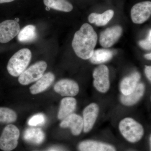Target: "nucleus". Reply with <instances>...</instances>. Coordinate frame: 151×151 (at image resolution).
Wrapping results in <instances>:
<instances>
[{
    "mask_svg": "<svg viewBox=\"0 0 151 151\" xmlns=\"http://www.w3.org/2000/svg\"><path fill=\"white\" fill-rule=\"evenodd\" d=\"M97 40V35L92 26L85 23L75 33L72 46L76 54L84 60L89 59L93 54Z\"/></svg>",
    "mask_w": 151,
    "mask_h": 151,
    "instance_id": "1",
    "label": "nucleus"
},
{
    "mask_svg": "<svg viewBox=\"0 0 151 151\" xmlns=\"http://www.w3.org/2000/svg\"><path fill=\"white\" fill-rule=\"evenodd\" d=\"M32 58L31 52L27 48L20 50L11 58L7 66L9 73L14 77L19 76L26 69Z\"/></svg>",
    "mask_w": 151,
    "mask_h": 151,
    "instance_id": "2",
    "label": "nucleus"
},
{
    "mask_svg": "<svg viewBox=\"0 0 151 151\" xmlns=\"http://www.w3.org/2000/svg\"><path fill=\"white\" fill-rule=\"evenodd\" d=\"M119 130L127 141L135 143L140 140L144 135L142 126L133 119L126 118L119 125Z\"/></svg>",
    "mask_w": 151,
    "mask_h": 151,
    "instance_id": "3",
    "label": "nucleus"
},
{
    "mask_svg": "<svg viewBox=\"0 0 151 151\" xmlns=\"http://www.w3.org/2000/svg\"><path fill=\"white\" fill-rule=\"evenodd\" d=\"M20 132L18 128L12 124L5 127L0 137V149L4 151H11L18 144Z\"/></svg>",
    "mask_w": 151,
    "mask_h": 151,
    "instance_id": "4",
    "label": "nucleus"
},
{
    "mask_svg": "<svg viewBox=\"0 0 151 151\" xmlns=\"http://www.w3.org/2000/svg\"><path fill=\"white\" fill-rule=\"evenodd\" d=\"M47 68V64L45 61L35 63L19 76V82L22 85H27L37 81L43 76Z\"/></svg>",
    "mask_w": 151,
    "mask_h": 151,
    "instance_id": "5",
    "label": "nucleus"
},
{
    "mask_svg": "<svg viewBox=\"0 0 151 151\" xmlns=\"http://www.w3.org/2000/svg\"><path fill=\"white\" fill-rule=\"evenodd\" d=\"M95 88L102 93L107 92L110 88L109 71L106 65H101L95 68L93 73Z\"/></svg>",
    "mask_w": 151,
    "mask_h": 151,
    "instance_id": "6",
    "label": "nucleus"
},
{
    "mask_svg": "<svg viewBox=\"0 0 151 151\" xmlns=\"http://www.w3.org/2000/svg\"><path fill=\"white\" fill-rule=\"evenodd\" d=\"M151 14V1L142 2L136 4L131 10V17L133 22L141 24L147 20Z\"/></svg>",
    "mask_w": 151,
    "mask_h": 151,
    "instance_id": "7",
    "label": "nucleus"
},
{
    "mask_svg": "<svg viewBox=\"0 0 151 151\" xmlns=\"http://www.w3.org/2000/svg\"><path fill=\"white\" fill-rule=\"evenodd\" d=\"M20 27L13 20H7L0 23V42L6 43L18 35Z\"/></svg>",
    "mask_w": 151,
    "mask_h": 151,
    "instance_id": "8",
    "label": "nucleus"
},
{
    "mask_svg": "<svg viewBox=\"0 0 151 151\" xmlns=\"http://www.w3.org/2000/svg\"><path fill=\"white\" fill-rule=\"evenodd\" d=\"M55 91L62 96L73 97L79 92V86L75 81L63 79L58 81L54 86Z\"/></svg>",
    "mask_w": 151,
    "mask_h": 151,
    "instance_id": "9",
    "label": "nucleus"
},
{
    "mask_svg": "<svg viewBox=\"0 0 151 151\" xmlns=\"http://www.w3.org/2000/svg\"><path fill=\"white\" fill-rule=\"evenodd\" d=\"M122 33V28L119 26L106 29L100 35V45L105 48L111 47L119 39Z\"/></svg>",
    "mask_w": 151,
    "mask_h": 151,
    "instance_id": "10",
    "label": "nucleus"
},
{
    "mask_svg": "<svg viewBox=\"0 0 151 151\" xmlns=\"http://www.w3.org/2000/svg\"><path fill=\"white\" fill-rule=\"evenodd\" d=\"M99 112V106L96 103H91L84 109L83 129L85 133H88L92 130L98 117Z\"/></svg>",
    "mask_w": 151,
    "mask_h": 151,
    "instance_id": "11",
    "label": "nucleus"
},
{
    "mask_svg": "<svg viewBox=\"0 0 151 151\" xmlns=\"http://www.w3.org/2000/svg\"><path fill=\"white\" fill-rule=\"evenodd\" d=\"M60 126L63 128H70L73 135L78 136L84 128L83 119L79 115L72 113L63 119Z\"/></svg>",
    "mask_w": 151,
    "mask_h": 151,
    "instance_id": "12",
    "label": "nucleus"
},
{
    "mask_svg": "<svg viewBox=\"0 0 151 151\" xmlns=\"http://www.w3.org/2000/svg\"><path fill=\"white\" fill-rule=\"evenodd\" d=\"M55 78L54 74L51 72L43 74L35 84L30 87V92L32 94H36L45 91L54 82Z\"/></svg>",
    "mask_w": 151,
    "mask_h": 151,
    "instance_id": "13",
    "label": "nucleus"
},
{
    "mask_svg": "<svg viewBox=\"0 0 151 151\" xmlns=\"http://www.w3.org/2000/svg\"><path fill=\"white\" fill-rule=\"evenodd\" d=\"M80 151H116L114 147L109 144L97 141L86 140L79 144Z\"/></svg>",
    "mask_w": 151,
    "mask_h": 151,
    "instance_id": "14",
    "label": "nucleus"
},
{
    "mask_svg": "<svg viewBox=\"0 0 151 151\" xmlns=\"http://www.w3.org/2000/svg\"><path fill=\"white\" fill-rule=\"evenodd\" d=\"M140 78L139 73L136 72L124 78L120 85V89L123 95H128L132 93L137 87Z\"/></svg>",
    "mask_w": 151,
    "mask_h": 151,
    "instance_id": "15",
    "label": "nucleus"
},
{
    "mask_svg": "<svg viewBox=\"0 0 151 151\" xmlns=\"http://www.w3.org/2000/svg\"><path fill=\"white\" fill-rule=\"evenodd\" d=\"M76 100L72 97L63 98L61 101L58 118L59 120H63L68 116L72 114L75 110Z\"/></svg>",
    "mask_w": 151,
    "mask_h": 151,
    "instance_id": "16",
    "label": "nucleus"
},
{
    "mask_svg": "<svg viewBox=\"0 0 151 151\" xmlns=\"http://www.w3.org/2000/svg\"><path fill=\"white\" fill-rule=\"evenodd\" d=\"M145 91V85L143 83H139L132 93L128 95L123 94L121 96V101L124 105L127 106L134 105L142 97Z\"/></svg>",
    "mask_w": 151,
    "mask_h": 151,
    "instance_id": "17",
    "label": "nucleus"
},
{
    "mask_svg": "<svg viewBox=\"0 0 151 151\" xmlns=\"http://www.w3.org/2000/svg\"><path fill=\"white\" fill-rule=\"evenodd\" d=\"M23 137L28 142L38 145L43 142L45 135L40 128H30L25 131Z\"/></svg>",
    "mask_w": 151,
    "mask_h": 151,
    "instance_id": "18",
    "label": "nucleus"
},
{
    "mask_svg": "<svg viewBox=\"0 0 151 151\" xmlns=\"http://www.w3.org/2000/svg\"><path fill=\"white\" fill-rule=\"evenodd\" d=\"M114 11L108 10L102 14L93 13L88 17L90 23L95 24L97 26H103L107 24L114 15Z\"/></svg>",
    "mask_w": 151,
    "mask_h": 151,
    "instance_id": "19",
    "label": "nucleus"
},
{
    "mask_svg": "<svg viewBox=\"0 0 151 151\" xmlns=\"http://www.w3.org/2000/svg\"><path fill=\"white\" fill-rule=\"evenodd\" d=\"M37 37L35 27L28 25L20 30L18 35V39L22 43L32 42Z\"/></svg>",
    "mask_w": 151,
    "mask_h": 151,
    "instance_id": "20",
    "label": "nucleus"
},
{
    "mask_svg": "<svg viewBox=\"0 0 151 151\" xmlns=\"http://www.w3.org/2000/svg\"><path fill=\"white\" fill-rule=\"evenodd\" d=\"M44 4L49 8L68 12L72 10L73 6L67 0H43Z\"/></svg>",
    "mask_w": 151,
    "mask_h": 151,
    "instance_id": "21",
    "label": "nucleus"
},
{
    "mask_svg": "<svg viewBox=\"0 0 151 151\" xmlns=\"http://www.w3.org/2000/svg\"><path fill=\"white\" fill-rule=\"evenodd\" d=\"M113 55V52L111 50L101 49L94 50L89 59L93 64H99L109 61Z\"/></svg>",
    "mask_w": 151,
    "mask_h": 151,
    "instance_id": "22",
    "label": "nucleus"
},
{
    "mask_svg": "<svg viewBox=\"0 0 151 151\" xmlns=\"http://www.w3.org/2000/svg\"><path fill=\"white\" fill-rule=\"evenodd\" d=\"M17 116L13 110L10 108L0 107V123H11L16 121Z\"/></svg>",
    "mask_w": 151,
    "mask_h": 151,
    "instance_id": "23",
    "label": "nucleus"
},
{
    "mask_svg": "<svg viewBox=\"0 0 151 151\" xmlns=\"http://www.w3.org/2000/svg\"><path fill=\"white\" fill-rule=\"evenodd\" d=\"M46 120L45 116L42 113H39L34 115L29 120L28 124L30 126L36 127L41 126L45 124Z\"/></svg>",
    "mask_w": 151,
    "mask_h": 151,
    "instance_id": "24",
    "label": "nucleus"
},
{
    "mask_svg": "<svg viewBox=\"0 0 151 151\" xmlns=\"http://www.w3.org/2000/svg\"><path fill=\"white\" fill-rule=\"evenodd\" d=\"M140 46L145 50H150L151 48V30L150 31L147 40H141L139 42Z\"/></svg>",
    "mask_w": 151,
    "mask_h": 151,
    "instance_id": "25",
    "label": "nucleus"
},
{
    "mask_svg": "<svg viewBox=\"0 0 151 151\" xmlns=\"http://www.w3.org/2000/svg\"><path fill=\"white\" fill-rule=\"evenodd\" d=\"M145 73L146 76L148 78L149 80H151V67L150 66H146L145 68Z\"/></svg>",
    "mask_w": 151,
    "mask_h": 151,
    "instance_id": "26",
    "label": "nucleus"
},
{
    "mask_svg": "<svg viewBox=\"0 0 151 151\" xmlns=\"http://www.w3.org/2000/svg\"><path fill=\"white\" fill-rule=\"evenodd\" d=\"M14 0H0V4L3 3H9L13 1Z\"/></svg>",
    "mask_w": 151,
    "mask_h": 151,
    "instance_id": "27",
    "label": "nucleus"
},
{
    "mask_svg": "<svg viewBox=\"0 0 151 151\" xmlns=\"http://www.w3.org/2000/svg\"><path fill=\"white\" fill-rule=\"evenodd\" d=\"M145 58L146 59L149 60H151V54L150 53H149V54H147L145 55Z\"/></svg>",
    "mask_w": 151,
    "mask_h": 151,
    "instance_id": "28",
    "label": "nucleus"
},
{
    "mask_svg": "<svg viewBox=\"0 0 151 151\" xmlns=\"http://www.w3.org/2000/svg\"><path fill=\"white\" fill-rule=\"evenodd\" d=\"M48 151H61L59 150V149L56 148H52L50 149Z\"/></svg>",
    "mask_w": 151,
    "mask_h": 151,
    "instance_id": "29",
    "label": "nucleus"
}]
</instances>
